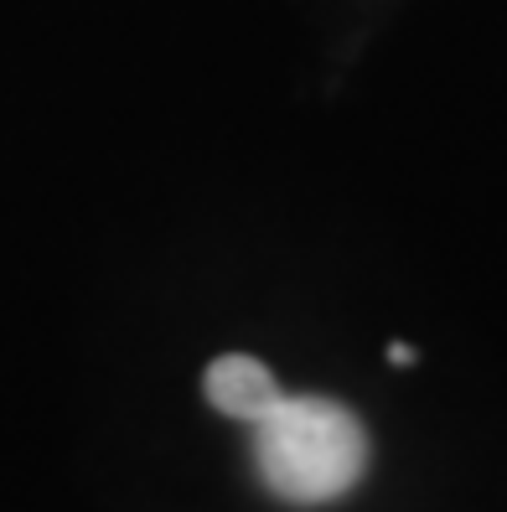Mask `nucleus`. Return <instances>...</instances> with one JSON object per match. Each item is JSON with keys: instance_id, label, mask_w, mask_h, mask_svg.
Here are the masks:
<instances>
[{"instance_id": "7ed1b4c3", "label": "nucleus", "mask_w": 507, "mask_h": 512, "mask_svg": "<svg viewBox=\"0 0 507 512\" xmlns=\"http://www.w3.org/2000/svg\"><path fill=\"white\" fill-rule=\"evenodd\" d=\"M389 357H394V363H414V352H409L404 342H394V347H389Z\"/></svg>"}, {"instance_id": "f257e3e1", "label": "nucleus", "mask_w": 507, "mask_h": 512, "mask_svg": "<svg viewBox=\"0 0 507 512\" xmlns=\"http://www.w3.org/2000/svg\"><path fill=\"white\" fill-rule=\"evenodd\" d=\"M254 471L285 502H337L368 471V430L347 404L321 394H280L254 419Z\"/></svg>"}, {"instance_id": "f03ea898", "label": "nucleus", "mask_w": 507, "mask_h": 512, "mask_svg": "<svg viewBox=\"0 0 507 512\" xmlns=\"http://www.w3.org/2000/svg\"><path fill=\"white\" fill-rule=\"evenodd\" d=\"M202 394H207V404H213L218 414H228V419H244V425H254V419H264L275 404H280V378L259 363V357H249V352H228V357H218L213 368H207V378H202Z\"/></svg>"}]
</instances>
